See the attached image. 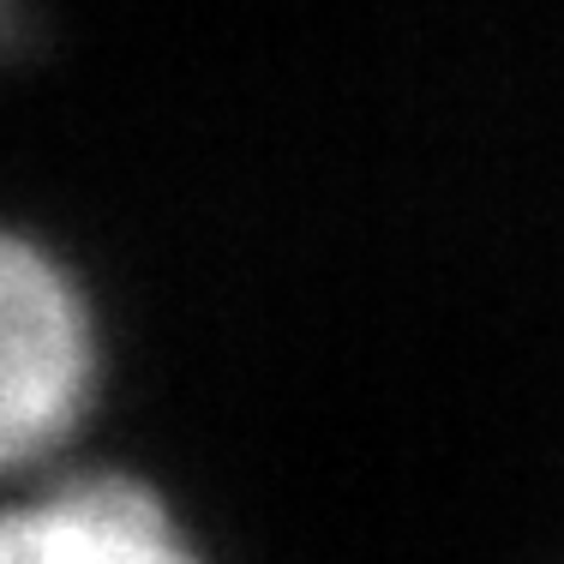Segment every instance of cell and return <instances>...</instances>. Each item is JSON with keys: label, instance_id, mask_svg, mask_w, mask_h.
Segmentation results:
<instances>
[{"label": "cell", "instance_id": "6da1fadb", "mask_svg": "<svg viewBox=\"0 0 564 564\" xmlns=\"http://www.w3.org/2000/svg\"><path fill=\"white\" fill-rule=\"evenodd\" d=\"M97 391V325L73 271L12 235L0 252V451L12 468L61 451Z\"/></svg>", "mask_w": 564, "mask_h": 564}, {"label": "cell", "instance_id": "7a4b0ae2", "mask_svg": "<svg viewBox=\"0 0 564 564\" xmlns=\"http://www.w3.org/2000/svg\"><path fill=\"white\" fill-rule=\"evenodd\" d=\"M0 564H205L151 487L85 475L24 499L0 529Z\"/></svg>", "mask_w": 564, "mask_h": 564}]
</instances>
